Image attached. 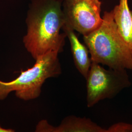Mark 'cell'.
Instances as JSON below:
<instances>
[{
    "mask_svg": "<svg viewBox=\"0 0 132 132\" xmlns=\"http://www.w3.org/2000/svg\"><path fill=\"white\" fill-rule=\"evenodd\" d=\"M26 22L23 43L34 60L49 52L63 51L67 36L61 32L65 24L62 1L31 0Z\"/></svg>",
    "mask_w": 132,
    "mask_h": 132,
    "instance_id": "1",
    "label": "cell"
},
{
    "mask_svg": "<svg viewBox=\"0 0 132 132\" xmlns=\"http://www.w3.org/2000/svg\"><path fill=\"white\" fill-rule=\"evenodd\" d=\"M102 22L94 31L83 36L92 62L115 70H132V55L118 33L112 11H105Z\"/></svg>",
    "mask_w": 132,
    "mask_h": 132,
    "instance_id": "2",
    "label": "cell"
},
{
    "mask_svg": "<svg viewBox=\"0 0 132 132\" xmlns=\"http://www.w3.org/2000/svg\"><path fill=\"white\" fill-rule=\"evenodd\" d=\"M58 55L57 52L47 53L35 60L32 68L21 70L20 75L14 80L10 82L0 80V100L5 99L13 91L16 96L22 100L28 101L38 98L45 81L61 74Z\"/></svg>",
    "mask_w": 132,
    "mask_h": 132,
    "instance_id": "3",
    "label": "cell"
},
{
    "mask_svg": "<svg viewBox=\"0 0 132 132\" xmlns=\"http://www.w3.org/2000/svg\"><path fill=\"white\" fill-rule=\"evenodd\" d=\"M87 103L93 107L100 101L111 99L131 85L127 70L106 69L92 62L87 78Z\"/></svg>",
    "mask_w": 132,
    "mask_h": 132,
    "instance_id": "4",
    "label": "cell"
},
{
    "mask_svg": "<svg viewBox=\"0 0 132 132\" xmlns=\"http://www.w3.org/2000/svg\"><path fill=\"white\" fill-rule=\"evenodd\" d=\"M62 5L65 24L83 36L94 31L102 22L99 0H63Z\"/></svg>",
    "mask_w": 132,
    "mask_h": 132,
    "instance_id": "5",
    "label": "cell"
},
{
    "mask_svg": "<svg viewBox=\"0 0 132 132\" xmlns=\"http://www.w3.org/2000/svg\"><path fill=\"white\" fill-rule=\"evenodd\" d=\"M35 132H107V129L101 127L89 118L70 116L64 118L57 127L50 125L46 120H42L37 125Z\"/></svg>",
    "mask_w": 132,
    "mask_h": 132,
    "instance_id": "6",
    "label": "cell"
},
{
    "mask_svg": "<svg viewBox=\"0 0 132 132\" xmlns=\"http://www.w3.org/2000/svg\"><path fill=\"white\" fill-rule=\"evenodd\" d=\"M62 30L70 42L71 51L76 68L86 79L92 64L89 50L86 45L80 42L73 29L65 24Z\"/></svg>",
    "mask_w": 132,
    "mask_h": 132,
    "instance_id": "7",
    "label": "cell"
},
{
    "mask_svg": "<svg viewBox=\"0 0 132 132\" xmlns=\"http://www.w3.org/2000/svg\"><path fill=\"white\" fill-rule=\"evenodd\" d=\"M118 33L129 48L132 55V11L128 0H120L112 10Z\"/></svg>",
    "mask_w": 132,
    "mask_h": 132,
    "instance_id": "8",
    "label": "cell"
},
{
    "mask_svg": "<svg viewBox=\"0 0 132 132\" xmlns=\"http://www.w3.org/2000/svg\"><path fill=\"white\" fill-rule=\"evenodd\" d=\"M107 132H132V124L128 123H116L107 129Z\"/></svg>",
    "mask_w": 132,
    "mask_h": 132,
    "instance_id": "9",
    "label": "cell"
},
{
    "mask_svg": "<svg viewBox=\"0 0 132 132\" xmlns=\"http://www.w3.org/2000/svg\"><path fill=\"white\" fill-rule=\"evenodd\" d=\"M15 132L14 130L11 129H5L2 127L0 125V132Z\"/></svg>",
    "mask_w": 132,
    "mask_h": 132,
    "instance_id": "10",
    "label": "cell"
},
{
    "mask_svg": "<svg viewBox=\"0 0 132 132\" xmlns=\"http://www.w3.org/2000/svg\"><path fill=\"white\" fill-rule=\"evenodd\" d=\"M59 1H63V0H59Z\"/></svg>",
    "mask_w": 132,
    "mask_h": 132,
    "instance_id": "11",
    "label": "cell"
}]
</instances>
